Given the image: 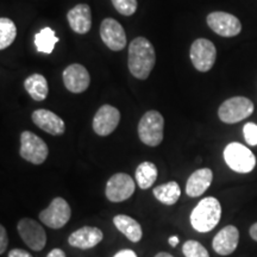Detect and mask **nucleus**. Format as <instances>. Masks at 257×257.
Segmentation results:
<instances>
[{
  "label": "nucleus",
  "mask_w": 257,
  "mask_h": 257,
  "mask_svg": "<svg viewBox=\"0 0 257 257\" xmlns=\"http://www.w3.org/2000/svg\"><path fill=\"white\" fill-rule=\"evenodd\" d=\"M156 63L155 48L146 37H136L128 46L127 66L136 79L146 80Z\"/></svg>",
  "instance_id": "obj_1"
},
{
  "label": "nucleus",
  "mask_w": 257,
  "mask_h": 257,
  "mask_svg": "<svg viewBox=\"0 0 257 257\" xmlns=\"http://www.w3.org/2000/svg\"><path fill=\"white\" fill-rule=\"evenodd\" d=\"M221 217L220 202L216 198L208 197L199 201L191 213V224L198 232H210L217 226Z\"/></svg>",
  "instance_id": "obj_2"
},
{
  "label": "nucleus",
  "mask_w": 257,
  "mask_h": 257,
  "mask_svg": "<svg viewBox=\"0 0 257 257\" xmlns=\"http://www.w3.org/2000/svg\"><path fill=\"white\" fill-rule=\"evenodd\" d=\"M165 119L159 111H148L138 123L140 140L149 147L160 146L163 141Z\"/></svg>",
  "instance_id": "obj_3"
},
{
  "label": "nucleus",
  "mask_w": 257,
  "mask_h": 257,
  "mask_svg": "<svg viewBox=\"0 0 257 257\" xmlns=\"http://www.w3.org/2000/svg\"><path fill=\"white\" fill-rule=\"evenodd\" d=\"M224 160L233 172L242 174L252 172L256 166V157L251 150L237 142H232L225 147Z\"/></svg>",
  "instance_id": "obj_4"
},
{
  "label": "nucleus",
  "mask_w": 257,
  "mask_h": 257,
  "mask_svg": "<svg viewBox=\"0 0 257 257\" xmlns=\"http://www.w3.org/2000/svg\"><path fill=\"white\" fill-rule=\"evenodd\" d=\"M253 112V104L245 96H233L220 105L218 110L219 119L223 123L234 124L245 119Z\"/></svg>",
  "instance_id": "obj_5"
},
{
  "label": "nucleus",
  "mask_w": 257,
  "mask_h": 257,
  "mask_svg": "<svg viewBox=\"0 0 257 257\" xmlns=\"http://www.w3.org/2000/svg\"><path fill=\"white\" fill-rule=\"evenodd\" d=\"M19 154L24 160L34 165H42L47 160L49 149L42 138L30 131H24L21 135V150Z\"/></svg>",
  "instance_id": "obj_6"
},
{
  "label": "nucleus",
  "mask_w": 257,
  "mask_h": 257,
  "mask_svg": "<svg viewBox=\"0 0 257 257\" xmlns=\"http://www.w3.org/2000/svg\"><path fill=\"white\" fill-rule=\"evenodd\" d=\"M191 61L199 72H208L217 59V49L214 44L206 38H198L193 42L189 51Z\"/></svg>",
  "instance_id": "obj_7"
},
{
  "label": "nucleus",
  "mask_w": 257,
  "mask_h": 257,
  "mask_svg": "<svg viewBox=\"0 0 257 257\" xmlns=\"http://www.w3.org/2000/svg\"><path fill=\"white\" fill-rule=\"evenodd\" d=\"M72 216L69 204L63 198H55L46 210L40 213V219L51 229H61L68 223Z\"/></svg>",
  "instance_id": "obj_8"
},
{
  "label": "nucleus",
  "mask_w": 257,
  "mask_h": 257,
  "mask_svg": "<svg viewBox=\"0 0 257 257\" xmlns=\"http://www.w3.org/2000/svg\"><path fill=\"white\" fill-rule=\"evenodd\" d=\"M17 230L24 243L35 251H41L46 246L47 233L36 220L30 218L21 219L17 225Z\"/></svg>",
  "instance_id": "obj_9"
},
{
  "label": "nucleus",
  "mask_w": 257,
  "mask_h": 257,
  "mask_svg": "<svg viewBox=\"0 0 257 257\" xmlns=\"http://www.w3.org/2000/svg\"><path fill=\"white\" fill-rule=\"evenodd\" d=\"M136 184L130 175L125 173H117L107 181L106 185V198L112 202L127 200L134 194Z\"/></svg>",
  "instance_id": "obj_10"
},
{
  "label": "nucleus",
  "mask_w": 257,
  "mask_h": 257,
  "mask_svg": "<svg viewBox=\"0 0 257 257\" xmlns=\"http://www.w3.org/2000/svg\"><path fill=\"white\" fill-rule=\"evenodd\" d=\"M207 24L212 30L221 37L237 36L242 31V24L236 16L227 12H212L207 16Z\"/></svg>",
  "instance_id": "obj_11"
},
{
  "label": "nucleus",
  "mask_w": 257,
  "mask_h": 257,
  "mask_svg": "<svg viewBox=\"0 0 257 257\" xmlns=\"http://www.w3.org/2000/svg\"><path fill=\"white\" fill-rule=\"evenodd\" d=\"M100 37L105 46L113 51H120L126 47V34L124 28L113 18H106L102 21Z\"/></svg>",
  "instance_id": "obj_12"
},
{
  "label": "nucleus",
  "mask_w": 257,
  "mask_h": 257,
  "mask_svg": "<svg viewBox=\"0 0 257 257\" xmlns=\"http://www.w3.org/2000/svg\"><path fill=\"white\" fill-rule=\"evenodd\" d=\"M120 112L111 105H102L93 118V130L99 136H108L117 128Z\"/></svg>",
  "instance_id": "obj_13"
},
{
  "label": "nucleus",
  "mask_w": 257,
  "mask_h": 257,
  "mask_svg": "<svg viewBox=\"0 0 257 257\" xmlns=\"http://www.w3.org/2000/svg\"><path fill=\"white\" fill-rule=\"evenodd\" d=\"M62 78L66 88L75 94L85 92L91 83V76H89L88 70L79 63L69 64L63 70Z\"/></svg>",
  "instance_id": "obj_14"
},
{
  "label": "nucleus",
  "mask_w": 257,
  "mask_h": 257,
  "mask_svg": "<svg viewBox=\"0 0 257 257\" xmlns=\"http://www.w3.org/2000/svg\"><path fill=\"white\" fill-rule=\"evenodd\" d=\"M31 118L36 126L48 134L54 135V136H60V135L64 134V131H66L64 121L56 113L49 110L41 108V110L34 111L31 114Z\"/></svg>",
  "instance_id": "obj_15"
},
{
  "label": "nucleus",
  "mask_w": 257,
  "mask_h": 257,
  "mask_svg": "<svg viewBox=\"0 0 257 257\" xmlns=\"http://www.w3.org/2000/svg\"><path fill=\"white\" fill-rule=\"evenodd\" d=\"M239 242V232L238 229L233 225H229L221 229L216 234L212 242L213 250L218 255L227 256L236 250Z\"/></svg>",
  "instance_id": "obj_16"
},
{
  "label": "nucleus",
  "mask_w": 257,
  "mask_h": 257,
  "mask_svg": "<svg viewBox=\"0 0 257 257\" xmlns=\"http://www.w3.org/2000/svg\"><path fill=\"white\" fill-rule=\"evenodd\" d=\"M102 237H104L102 231L98 227L83 226L70 234L68 243L74 248L91 249L101 242Z\"/></svg>",
  "instance_id": "obj_17"
},
{
  "label": "nucleus",
  "mask_w": 257,
  "mask_h": 257,
  "mask_svg": "<svg viewBox=\"0 0 257 257\" xmlns=\"http://www.w3.org/2000/svg\"><path fill=\"white\" fill-rule=\"evenodd\" d=\"M69 27L76 34L85 35L92 28L91 8L87 4H79L69 10L67 15Z\"/></svg>",
  "instance_id": "obj_18"
},
{
  "label": "nucleus",
  "mask_w": 257,
  "mask_h": 257,
  "mask_svg": "<svg viewBox=\"0 0 257 257\" xmlns=\"http://www.w3.org/2000/svg\"><path fill=\"white\" fill-rule=\"evenodd\" d=\"M212 180H213V173L210 168L195 170L189 176L187 184H186V194L191 198L200 197L210 187Z\"/></svg>",
  "instance_id": "obj_19"
},
{
  "label": "nucleus",
  "mask_w": 257,
  "mask_h": 257,
  "mask_svg": "<svg viewBox=\"0 0 257 257\" xmlns=\"http://www.w3.org/2000/svg\"><path fill=\"white\" fill-rule=\"evenodd\" d=\"M113 224L131 242L137 243L142 238V227H141V224L137 220H135L134 218L125 216V214H118L113 218Z\"/></svg>",
  "instance_id": "obj_20"
},
{
  "label": "nucleus",
  "mask_w": 257,
  "mask_h": 257,
  "mask_svg": "<svg viewBox=\"0 0 257 257\" xmlns=\"http://www.w3.org/2000/svg\"><path fill=\"white\" fill-rule=\"evenodd\" d=\"M24 88L30 96L36 101H43L49 93L47 79L41 74H32L24 81Z\"/></svg>",
  "instance_id": "obj_21"
},
{
  "label": "nucleus",
  "mask_w": 257,
  "mask_h": 257,
  "mask_svg": "<svg viewBox=\"0 0 257 257\" xmlns=\"http://www.w3.org/2000/svg\"><path fill=\"white\" fill-rule=\"evenodd\" d=\"M34 41L38 53L49 55L54 51L55 44L60 41V38L56 37L55 30H53L51 28H43L40 32L35 35Z\"/></svg>",
  "instance_id": "obj_22"
},
{
  "label": "nucleus",
  "mask_w": 257,
  "mask_h": 257,
  "mask_svg": "<svg viewBox=\"0 0 257 257\" xmlns=\"http://www.w3.org/2000/svg\"><path fill=\"white\" fill-rule=\"evenodd\" d=\"M154 195L160 202L172 206L179 200L180 195H181V189H180V186L175 181H170L167 182V184L157 186L154 189Z\"/></svg>",
  "instance_id": "obj_23"
},
{
  "label": "nucleus",
  "mask_w": 257,
  "mask_h": 257,
  "mask_svg": "<svg viewBox=\"0 0 257 257\" xmlns=\"http://www.w3.org/2000/svg\"><path fill=\"white\" fill-rule=\"evenodd\" d=\"M157 175H159V172H157L156 166L149 161L142 162L136 169V181L140 188L142 189L152 187L154 182L156 181Z\"/></svg>",
  "instance_id": "obj_24"
},
{
  "label": "nucleus",
  "mask_w": 257,
  "mask_h": 257,
  "mask_svg": "<svg viewBox=\"0 0 257 257\" xmlns=\"http://www.w3.org/2000/svg\"><path fill=\"white\" fill-rule=\"evenodd\" d=\"M17 37V28L10 18H0V49L4 50L14 43Z\"/></svg>",
  "instance_id": "obj_25"
},
{
  "label": "nucleus",
  "mask_w": 257,
  "mask_h": 257,
  "mask_svg": "<svg viewBox=\"0 0 257 257\" xmlns=\"http://www.w3.org/2000/svg\"><path fill=\"white\" fill-rule=\"evenodd\" d=\"M182 252L186 257H210L206 248L197 240H187L182 246Z\"/></svg>",
  "instance_id": "obj_26"
},
{
  "label": "nucleus",
  "mask_w": 257,
  "mask_h": 257,
  "mask_svg": "<svg viewBox=\"0 0 257 257\" xmlns=\"http://www.w3.org/2000/svg\"><path fill=\"white\" fill-rule=\"evenodd\" d=\"M114 9L123 16H133L137 10V0H111Z\"/></svg>",
  "instance_id": "obj_27"
},
{
  "label": "nucleus",
  "mask_w": 257,
  "mask_h": 257,
  "mask_svg": "<svg viewBox=\"0 0 257 257\" xmlns=\"http://www.w3.org/2000/svg\"><path fill=\"white\" fill-rule=\"evenodd\" d=\"M243 135L249 146H257V125L255 123H246L244 125Z\"/></svg>",
  "instance_id": "obj_28"
},
{
  "label": "nucleus",
  "mask_w": 257,
  "mask_h": 257,
  "mask_svg": "<svg viewBox=\"0 0 257 257\" xmlns=\"http://www.w3.org/2000/svg\"><path fill=\"white\" fill-rule=\"evenodd\" d=\"M8 233H6V229L4 226H0V253H4L6 248H8Z\"/></svg>",
  "instance_id": "obj_29"
},
{
  "label": "nucleus",
  "mask_w": 257,
  "mask_h": 257,
  "mask_svg": "<svg viewBox=\"0 0 257 257\" xmlns=\"http://www.w3.org/2000/svg\"><path fill=\"white\" fill-rule=\"evenodd\" d=\"M9 257H32V255L25 250L14 249L9 252Z\"/></svg>",
  "instance_id": "obj_30"
},
{
  "label": "nucleus",
  "mask_w": 257,
  "mask_h": 257,
  "mask_svg": "<svg viewBox=\"0 0 257 257\" xmlns=\"http://www.w3.org/2000/svg\"><path fill=\"white\" fill-rule=\"evenodd\" d=\"M113 257H137V255L134 250H120Z\"/></svg>",
  "instance_id": "obj_31"
},
{
  "label": "nucleus",
  "mask_w": 257,
  "mask_h": 257,
  "mask_svg": "<svg viewBox=\"0 0 257 257\" xmlns=\"http://www.w3.org/2000/svg\"><path fill=\"white\" fill-rule=\"evenodd\" d=\"M47 257H66V253L62 249H53Z\"/></svg>",
  "instance_id": "obj_32"
},
{
  "label": "nucleus",
  "mask_w": 257,
  "mask_h": 257,
  "mask_svg": "<svg viewBox=\"0 0 257 257\" xmlns=\"http://www.w3.org/2000/svg\"><path fill=\"white\" fill-rule=\"evenodd\" d=\"M250 236H251V238L253 240L257 242V223H255L251 227H250Z\"/></svg>",
  "instance_id": "obj_33"
},
{
  "label": "nucleus",
  "mask_w": 257,
  "mask_h": 257,
  "mask_svg": "<svg viewBox=\"0 0 257 257\" xmlns=\"http://www.w3.org/2000/svg\"><path fill=\"white\" fill-rule=\"evenodd\" d=\"M168 243H169L172 246H176V245H178V244H179V238H178V237H176V236L169 237Z\"/></svg>",
  "instance_id": "obj_34"
},
{
  "label": "nucleus",
  "mask_w": 257,
  "mask_h": 257,
  "mask_svg": "<svg viewBox=\"0 0 257 257\" xmlns=\"http://www.w3.org/2000/svg\"><path fill=\"white\" fill-rule=\"evenodd\" d=\"M155 257H174V256H172L168 252H159Z\"/></svg>",
  "instance_id": "obj_35"
}]
</instances>
